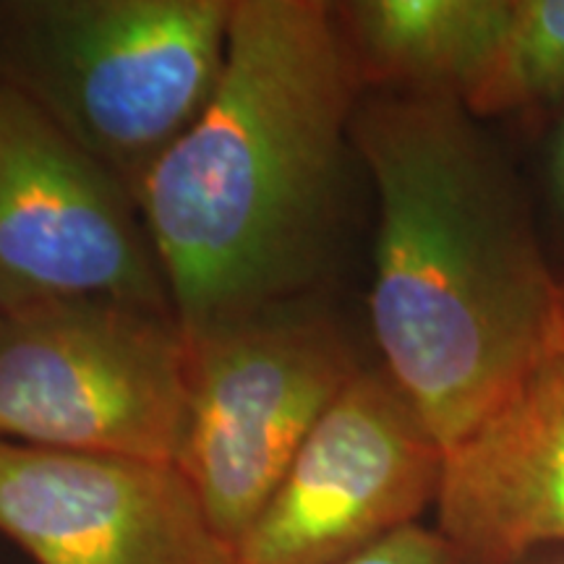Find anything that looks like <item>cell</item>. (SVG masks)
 <instances>
[{
    "label": "cell",
    "mask_w": 564,
    "mask_h": 564,
    "mask_svg": "<svg viewBox=\"0 0 564 564\" xmlns=\"http://www.w3.org/2000/svg\"><path fill=\"white\" fill-rule=\"evenodd\" d=\"M434 514L455 564L564 549V356L549 352L444 449Z\"/></svg>",
    "instance_id": "9"
},
{
    "label": "cell",
    "mask_w": 564,
    "mask_h": 564,
    "mask_svg": "<svg viewBox=\"0 0 564 564\" xmlns=\"http://www.w3.org/2000/svg\"><path fill=\"white\" fill-rule=\"evenodd\" d=\"M523 564H564V549H549V552L535 554Z\"/></svg>",
    "instance_id": "15"
},
{
    "label": "cell",
    "mask_w": 564,
    "mask_h": 564,
    "mask_svg": "<svg viewBox=\"0 0 564 564\" xmlns=\"http://www.w3.org/2000/svg\"><path fill=\"white\" fill-rule=\"evenodd\" d=\"M186 340V426L175 463L232 546L366 364L319 293Z\"/></svg>",
    "instance_id": "4"
},
{
    "label": "cell",
    "mask_w": 564,
    "mask_h": 564,
    "mask_svg": "<svg viewBox=\"0 0 564 564\" xmlns=\"http://www.w3.org/2000/svg\"><path fill=\"white\" fill-rule=\"evenodd\" d=\"M0 535L37 564H232L171 460L0 442Z\"/></svg>",
    "instance_id": "8"
},
{
    "label": "cell",
    "mask_w": 564,
    "mask_h": 564,
    "mask_svg": "<svg viewBox=\"0 0 564 564\" xmlns=\"http://www.w3.org/2000/svg\"><path fill=\"white\" fill-rule=\"evenodd\" d=\"M188 340L171 312L112 299L11 308L0 329V442L175 463Z\"/></svg>",
    "instance_id": "5"
},
{
    "label": "cell",
    "mask_w": 564,
    "mask_h": 564,
    "mask_svg": "<svg viewBox=\"0 0 564 564\" xmlns=\"http://www.w3.org/2000/svg\"><path fill=\"white\" fill-rule=\"evenodd\" d=\"M340 564H455V556L434 525L415 523Z\"/></svg>",
    "instance_id": "12"
},
{
    "label": "cell",
    "mask_w": 564,
    "mask_h": 564,
    "mask_svg": "<svg viewBox=\"0 0 564 564\" xmlns=\"http://www.w3.org/2000/svg\"><path fill=\"white\" fill-rule=\"evenodd\" d=\"M350 144L379 204L382 369L447 449L552 352L562 280L520 181L460 100L364 91Z\"/></svg>",
    "instance_id": "2"
},
{
    "label": "cell",
    "mask_w": 564,
    "mask_h": 564,
    "mask_svg": "<svg viewBox=\"0 0 564 564\" xmlns=\"http://www.w3.org/2000/svg\"><path fill=\"white\" fill-rule=\"evenodd\" d=\"M0 299L6 312L112 299L171 312L137 196L37 105L0 84Z\"/></svg>",
    "instance_id": "6"
},
{
    "label": "cell",
    "mask_w": 564,
    "mask_h": 564,
    "mask_svg": "<svg viewBox=\"0 0 564 564\" xmlns=\"http://www.w3.org/2000/svg\"><path fill=\"white\" fill-rule=\"evenodd\" d=\"M232 0H6L0 84L137 196L220 84Z\"/></svg>",
    "instance_id": "3"
},
{
    "label": "cell",
    "mask_w": 564,
    "mask_h": 564,
    "mask_svg": "<svg viewBox=\"0 0 564 564\" xmlns=\"http://www.w3.org/2000/svg\"><path fill=\"white\" fill-rule=\"evenodd\" d=\"M444 449L405 392L364 366L322 415L232 564H340L434 510Z\"/></svg>",
    "instance_id": "7"
},
{
    "label": "cell",
    "mask_w": 564,
    "mask_h": 564,
    "mask_svg": "<svg viewBox=\"0 0 564 564\" xmlns=\"http://www.w3.org/2000/svg\"><path fill=\"white\" fill-rule=\"evenodd\" d=\"M549 348H552V352H560V356H564V282L560 285V293H556V308H554Z\"/></svg>",
    "instance_id": "14"
},
{
    "label": "cell",
    "mask_w": 564,
    "mask_h": 564,
    "mask_svg": "<svg viewBox=\"0 0 564 564\" xmlns=\"http://www.w3.org/2000/svg\"><path fill=\"white\" fill-rule=\"evenodd\" d=\"M358 100L333 3L232 0L215 95L137 186L183 335L319 293Z\"/></svg>",
    "instance_id": "1"
},
{
    "label": "cell",
    "mask_w": 564,
    "mask_h": 564,
    "mask_svg": "<svg viewBox=\"0 0 564 564\" xmlns=\"http://www.w3.org/2000/svg\"><path fill=\"white\" fill-rule=\"evenodd\" d=\"M6 303H3V299H0V329H3V322H6Z\"/></svg>",
    "instance_id": "16"
},
{
    "label": "cell",
    "mask_w": 564,
    "mask_h": 564,
    "mask_svg": "<svg viewBox=\"0 0 564 564\" xmlns=\"http://www.w3.org/2000/svg\"><path fill=\"white\" fill-rule=\"evenodd\" d=\"M512 0H343L337 34L364 91L465 102L489 66Z\"/></svg>",
    "instance_id": "10"
},
{
    "label": "cell",
    "mask_w": 564,
    "mask_h": 564,
    "mask_svg": "<svg viewBox=\"0 0 564 564\" xmlns=\"http://www.w3.org/2000/svg\"><path fill=\"white\" fill-rule=\"evenodd\" d=\"M546 183H549V194H552L554 212L564 228V118L554 129L552 141H549Z\"/></svg>",
    "instance_id": "13"
},
{
    "label": "cell",
    "mask_w": 564,
    "mask_h": 564,
    "mask_svg": "<svg viewBox=\"0 0 564 564\" xmlns=\"http://www.w3.org/2000/svg\"><path fill=\"white\" fill-rule=\"evenodd\" d=\"M564 97V0H512L484 76L465 97L481 118L533 110Z\"/></svg>",
    "instance_id": "11"
}]
</instances>
